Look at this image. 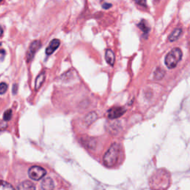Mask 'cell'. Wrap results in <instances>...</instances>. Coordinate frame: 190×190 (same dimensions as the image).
<instances>
[{
  "label": "cell",
  "instance_id": "cell-18",
  "mask_svg": "<svg viewBox=\"0 0 190 190\" xmlns=\"http://www.w3.org/2000/svg\"><path fill=\"white\" fill-rule=\"evenodd\" d=\"M7 126V124L6 123V121L0 122V132L5 131V129H6Z\"/></svg>",
  "mask_w": 190,
  "mask_h": 190
},
{
  "label": "cell",
  "instance_id": "cell-16",
  "mask_svg": "<svg viewBox=\"0 0 190 190\" xmlns=\"http://www.w3.org/2000/svg\"><path fill=\"white\" fill-rule=\"evenodd\" d=\"M3 117L5 121H8V120H10L11 119V117H12V111H11V109L7 110L6 112L4 113Z\"/></svg>",
  "mask_w": 190,
  "mask_h": 190
},
{
  "label": "cell",
  "instance_id": "cell-17",
  "mask_svg": "<svg viewBox=\"0 0 190 190\" xmlns=\"http://www.w3.org/2000/svg\"><path fill=\"white\" fill-rule=\"evenodd\" d=\"M7 90V85L5 82L0 83V95H3Z\"/></svg>",
  "mask_w": 190,
  "mask_h": 190
},
{
  "label": "cell",
  "instance_id": "cell-19",
  "mask_svg": "<svg viewBox=\"0 0 190 190\" xmlns=\"http://www.w3.org/2000/svg\"><path fill=\"white\" fill-rule=\"evenodd\" d=\"M135 2L137 3V5H140L141 6L146 7L147 4H146V0H134Z\"/></svg>",
  "mask_w": 190,
  "mask_h": 190
},
{
  "label": "cell",
  "instance_id": "cell-13",
  "mask_svg": "<svg viewBox=\"0 0 190 190\" xmlns=\"http://www.w3.org/2000/svg\"><path fill=\"white\" fill-rule=\"evenodd\" d=\"M97 117V114L95 112H91L90 113V114H88L87 117H86V120H85V122L87 123V125H90V124H91L94 121H95Z\"/></svg>",
  "mask_w": 190,
  "mask_h": 190
},
{
  "label": "cell",
  "instance_id": "cell-9",
  "mask_svg": "<svg viewBox=\"0 0 190 190\" xmlns=\"http://www.w3.org/2000/svg\"><path fill=\"white\" fill-rule=\"evenodd\" d=\"M105 58H106V62L108 63L111 66H113L114 65V62H115V54L111 49H108L106 51V54H105Z\"/></svg>",
  "mask_w": 190,
  "mask_h": 190
},
{
  "label": "cell",
  "instance_id": "cell-4",
  "mask_svg": "<svg viewBox=\"0 0 190 190\" xmlns=\"http://www.w3.org/2000/svg\"><path fill=\"white\" fill-rule=\"evenodd\" d=\"M41 46H42V44H41V42L39 40H34L31 43L29 48H28L27 54H26V58H27L28 62L31 61L33 60L35 54L40 48Z\"/></svg>",
  "mask_w": 190,
  "mask_h": 190
},
{
  "label": "cell",
  "instance_id": "cell-1",
  "mask_svg": "<svg viewBox=\"0 0 190 190\" xmlns=\"http://www.w3.org/2000/svg\"><path fill=\"white\" fill-rule=\"evenodd\" d=\"M120 145L118 144H114L111 146L103 157V162L106 166L112 167L117 163L120 155Z\"/></svg>",
  "mask_w": 190,
  "mask_h": 190
},
{
  "label": "cell",
  "instance_id": "cell-22",
  "mask_svg": "<svg viewBox=\"0 0 190 190\" xmlns=\"http://www.w3.org/2000/svg\"><path fill=\"white\" fill-rule=\"evenodd\" d=\"M0 53H1V54H5V50L1 49V50H0Z\"/></svg>",
  "mask_w": 190,
  "mask_h": 190
},
{
  "label": "cell",
  "instance_id": "cell-15",
  "mask_svg": "<svg viewBox=\"0 0 190 190\" xmlns=\"http://www.w3.org/2000/svg\"><path fill=\"white\" fill-rule=\"evenodd\" d=\"M165 75V71L161 68H157L155 71V78L157 80H161Z\"/></svg>",
  "mask_w": 190,
  "mask_h": 190
},
{
  "label": "cell",
  "instance_id": "cell-21",
  "mask_svg": "<svg viewBox=\"0 0 190 190\" xmlns=\"http://www.w3.org/2000/svg\"><path fill=\"white\" fill-rule=\"evenodd\" d=\"M2 33H3V30H2V28L0 27V37L2 35Z\"/></svg>",
  "mask_w": 190,
  "mask_h": 190
},
{
  "label": "cell",
  "instance_id": "cell-3",
  "mask_svg": "<svg viewBox=\"0 0 190 190\" xmlns=\"http://www.w3.org/2000/svg\"><path fill=\"white\" fill-rule=\"evenodd\" d=\"M46 171L42 167L38 166H34L30 168L28 171V175L32 180H39L46 175Z\"/></svg>",
  "mask_w": 190,
  "mask_h": 190
},
{
  "label": "cell",
  "instance_id": "cell-20",
  "mask_svg": "<svg viewBox=\"0 0 190 190\" xmlns=\"http://www.w3.org/2000/svg\"><path fill=\"white\" fill-rule=\"evenodd\" d=\"M112 7V5L111 3H104L103 5V7L104 9H109Z\"/></svg>",
  "mask_w": 190,
  "mask_h": 190
},
{
  "label": "cell",
  "instance_id": "cell-14",
  "mask_svg": "<svg viewBox=\"0 0 190 190\" xmlns=\"http://www.w3.org/2000/svg\"><path fill=\"white\" fill-rule=\"evenodd\" d=\"M0 190H15V189L11 184L0 180Z\"/></svg>",
  "mask_w": 190,
  "mask_h": 190
},
{
  "label": "cell",
  "instance_id": "cell-12",
  "mask_svg": "<svg viewBox=\"0 0 190 190\" xmlns=\"http://www.w3.org/2000/svg\"><path fill=\"white\" fill-rule=\"evenodd\" d=\"M137 27H138L140 29L145 33H148V31H149L150 28L148 27L147 25V22H146V20H141L139 24H137Z\"/></svg>",
  "mask_w": 190,
  "mask_h": 190
},
{
  "label": "cell",
  "instance_id": "cell-23",
  "mask_svg": "<svg viewBox=\"0 0 190 190\" xmlns=\"http://www.w3.org/2000/svg\"><path fill=\"white\" fill-rule=\"evenodd\" d=\"M1 1H2V0H0V2H1Z\"/></svg>",
  "mask_w": 190,
  "mask_h": 190
},
{
  "label": "cell",
  "instance_id": "cell-2",
  "mask_svg": "<svg viewBox=\"0 0 190 190\" xmlns=\"http://www.w3.org/2000/svg\"><path fill=\"white\" fill-rule=\"evenodd\" d=\"M183 56L182 51L179 48H175L166 56L165 64L169 68L172 69L177 66Z\"/></svg>",
  "mask_w": 190,
  "mask_h": 190
},
{
  "label": "cell",
  "instance_id": "cell-10",
  "mask_svg": "<svg viewBox=\"0 0 190 190\" xmlns=\"http://www.w3.org/2000/svg\"><path fill=\"white\" fill-rule=\"evenodd\" d=\"M182 33V29L181 28H175V29L173 31L171 34L169 36V41L171 42H175V41L180 37V36Z\"/></svg>",
  "mask_w": 190,
  "mask_h": 190
},
{
  "label": "cell",
  "instance_id": "cell-6",
  "mask_svg": "<svg viewBox=\"0 0 190 190\" xmlns=\"http://www.w3.org/2000/svg\"><path fill=\"white\" fill-rule=\"evenodd\" d=\"M60 41L57 39H54L51 42H50L49 46L47 47L46 50V54L47 55H51L54 53L55 51L57 49L58 47L60 46Z\"/></svg>",
  "mask_w": 190,
  "mask_h": 190
},
{
  "label": "cell",
  "instance_id": "cell-5",
  "mask_svg": "<svg viewBox=\"0 0 190 190\" xmlns=\"http://www.w3.org/2000/svg\"><path fill=\"white\" fill-rule=\"evenodd\" d=\"M125 112L126 110L122 107H114L108 110V117L110 119H116L123 115Z\"/></svg>",
  "mask_w": 190,
  "mask_h": 190
},
{
  "label": "cell",
  "instance_id": "cell-11",
  "mask_svg": "<svg viewBox=\"0 0 190 190\" xmlns=\"http://www.w3.org/2000/svg\"><path fill=\"white\" fill-rule=\"evenodd\" d=\"M45 79H46V73L45 72L41 73V74L37 77V79H36V82H35L36 90H38L39 88L42 86V85L45 81Z\"/></svg>",
  "mask_w": 190,
  "mask_h": 190
},
{
  "label": "cell",
  "instance_id": "cell-7",
  "mask_svg": "<svg viewBox=\"0 0 190 190\" xmlns=\"http://www.w3.org/2000/svg\"><path fill=\"white\" fill-rule=\"evenodd\" d=\"M54 188V181L51 178H45L42 181V183H41V189L42 190H53Z\"/></svg>",
  "mask_w": 190,
  "mask_h": 190
},
{
  "label": "cell",
  "instance_id": "cell-8",
  "mask_svg": "<svg viewBox=\"0 0 190 190\" xmlns=\"http://www.w3.org/2000/svg\"><path fill=\"white\" fill-rule=\"evenodd\" d=\"M16 190H36V187L32 182L26 180L20 183L17 187Z\"/></svg>",
  "mask_w": 190,
  "mask_h": 190
}]
</instances>
